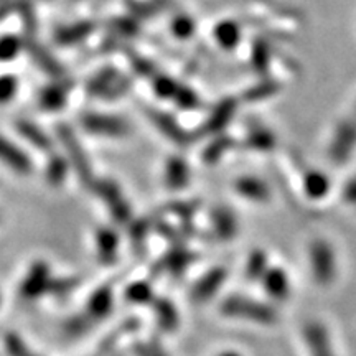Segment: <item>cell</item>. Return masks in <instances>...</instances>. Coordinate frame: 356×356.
<instances>
[{
	"instance_id": "cell-25",
	"label": "cell",
	"mask_w": 356,
	"mask_h": 356,
	"mask_svg": "<svg viewBox=\"0 0 356 356\" xmlns=\"http://www.w3.org/2000/svg\"><path fill=\"white\" fill-rule=\"evenodd\" d=\"M20 38L13 37V35H3L0 37V61H12L22 53Z\"/></svg>"
},
{
	"instance_id": "cell-19",
	"label": "cell",
	"mask_w": 356,
	"mask_h": 356,
	"mask_svg": "<svg viewBox=\"0 0 356 356\" xmlns=\"http://www.w3.org/2000/svg\"><path fill=\"white\" fill-rule=\"evenodd\" d=\"M96 246L101 259L108 262L115 257V252H118L115 249L119 246V239L118 236L114 234V231L101 229L96 236Z\"/></svg>"
},
{
	"instance_id": "cell-18",
	"label": "cell",
	"mask_w": 356,
	"mask_h": 356,
	"mask_svg": "<svg viewBox=\"0 0 356 356\" xmlns=\"http://www.w3.org/2000/svg\"><path fill=\"white\" fill-rule=\"evenodd\" d=\"M251 309V315H254L256 320H261V322H267V320L273 318V314H270V310H267L266 307L262 309V307L256 305V302H249L248 300H243V299H231L226 302L225 305V310L228 312V314H236L239 315L241 312L244 310H249Z\"/></svg>"
},
{
	"instance_id": "cell-24",
	"label": "cell",
	"mask_w": 356,
	"mask_h": 356,
	"mask_svg": "<svg viewBox=\"0 0 356 356\" xmlns=\"http://www.w3.org/2000/svg\"><path fill=\"white\" fill-rule=\"evenodd\" d=\"M111 305H113V297H111L109 289H101L89 300V312L95 317H101V315L108 314Z\"/></svg>"
},
{
	"instance_id": "cell-27",
	"label": "cell",
	"mask_w": 356,
	"mask_h": 356,
	"mask_svg": "<svg viewBox=\"0 0 356 356\" xmlns=\"http://www.w3.org/2000/svg\"><path fill=\"white\" fill-rule=\"evenodd\" d=\"M172 101H175V104L178 106V108H181L185 111L195 109L200 106V96L193 91V89H190L186 86H180V89H178L175 97H173Z\"/></svg>"
},
{
	"instance_id": "cell-34",
	"label": "cell",
	"mask_w": 356,
	"mask_h": 356,
	"mask_svg": "<svg viewBox=\"0 0 356 356\" xmlns=\"http://www.w3.org/2000/svg\"><path fill=\"white\" fill-rule=\"evenodd\" d=\"M222 356H236V355H222Z\"/></svg>"
},
{
	"instance_id": "cell-9",
	"label": "cell",
	"mask_w": 356,
	"mask_h": 356,
	"mask_svg": "<svg viewBox=\"0 0 356 356\" xmlns=\"http://www.w3.org/2000/svg\"><path fill=\"white\" fill-rule=\"evenodd\" d=\"M213 38L221 50L233 51L243 42V26L234 19H222L213 26Z\"/></svg>"
},
{
	"instance_id": "cell-29",
	"label": "cell",
	"mask_w": 356,
	"mask_h": 356,
	"mask_svg": "<svg viewBox=\"0 0 356 356\" xmlns=\"http://www.w3.org/2000/svg\"><path fill=\"white\" fill-rule=\"evenodd\" d=\"M267 284H269V292L274 293V296L280 297L282 293H286L287 289V277L282 270H270L269 274L266 275Z\"/></svg>"
},
{
	"instance_id": "cell-12",
	"label": "cell",
	"mask_w": 356,
	"mask_h": 356,
	"mask_svg": "<svg viewBox=\"0 0 356 356\" xmlns=\"http://www.w3.org/2000/svg\"><path fill=\"white\" fill-rule=\"evenodd\" d=\"M238 108V102L234 99H222L215 104V108L207 118V124H204V131L208 134H221L222 129L229 126V122L233 121V115Z\"/></svg>"
},
{
	"instance_id": "cell-6",
	"label": "cell",
	"mask_w": 356,
	"mask_h": 356,
	"mask_svg": "<svg viewBox=\"0 0 356 356\" xmlns=\"http://www.w3.org/2000/svg\"><path fill=\"white\" fill-rule=\"evenodd\" d=\"M233 190L236 195H239L249 203L264 204L273 200V190H270L269 184L257 175H243L236 178Z\"/></svg>"
},
{
	"instance_id": "cell-30",
	"label": "cell",
	"mask_w": 356,
	"mask_h": 356,
	"mask_svg": "<svg viewBox=\"0 0 356 356\" xmlns=\"http://www.w3.org/2000/svg\"><path fill=\"white\" fill-rule=\"evenodd\" d=\"M275 84L270 83V81H262L257 84V86L252 89V91H256V95L251 96V99L254 101H261V99H267V97H270L273 95H275Z\"/></svg>"
},
{
	"instance_id": "cell-21",
	"label": "cell",
	"mask_w": 356,
	"mask_h": 356,
	"mask_svg": "<svg viewBox=\"0 0 356 356\" xmlns=\"http://www.w3.org/2000/svg\"><path fill=\"white\" fill-rule=\"evenodd\" d=\"M222 279H225L222 270H213V273L207 274L203 277L202 282L197 284V287H195V297L200 300L208 299V297L213 296V293L216 292V289L220 287Z\"/></svg>"
},
{
	"instance_id": "cell-3",
	"label": "cell",
	"mask_w": 356,
	"mask_h": 356,
	"mask_svg": "<svg viewBox=\"0 0 356 356\" xmlns=\"http://www.w3.org/2000/svg\"><path fill=\"white\" fill-rule=\"evenodd\" d=\"M0 165L17 177H30L35 170L32 155L20 142L0 132Z\"/></svg>"
},
{
	"instance_id": "cell-4",
	"label": "cell",
	"mask_w": 356,
	"mask_h": 356,
	"mask_svg": "<svg viewBox=\"0 0 356 356\" xmlns=\"http://www.w3.org/2000/svg\"><path fill=\"white\" fill-rule=\"evenodd\" d=\"M58 139L63 144V155L68 160L71 170L76 173L78 177H81L84 181H91V167H89L88 155L83 150L81 144L78 145V139L74 136V132L71 129L63 127L58 132Z\"/></svg>"
},
{
	"instance_id": "cell-17",
	"label": "cell",
	"mask_w": 356,
	"mask_h": 356,
	"mask_svg": "<svg viewBox=\"0 0 356 356\" xmlns=\"http://www.w3.org/2000/svg\"><path fill=\"white\" fill-rule=\"evenodd\" d=\"M246 144L249 149L256 150V152H269L275 147V136L269 129L256 127L249 131Z\"/></svg>"
},
{
	"instance_id": "cell-14",
	"label": "cell",
	"mask_w": 356,
	"mask_h": 356,
	"mask_svg": "<svg viewBox=\"0 0 356 356\" xmlns=\"http://www.w3.org/2000/svg\"><path fill=\"white\" fill-rule=\"evenodd\" d=\"M68 95L70 89L66 88V84L50 83L40 91L38 106L48 113H56L68 104Z\"/></svg>"
},
{
	"instance_id": "cell-1",
	"label": "cell",
	"mask_w": 356,
	"mask_h": 356,
	"mask_svg": "<svg viewBox=\"0 0 356 356\" xmlns=\"http://www.w3.org/2000/svg\"><path fill=\"white\" fill-rule=\"evenodd\" d=\"M79 127L88 136L97 139L119 140L132 134V126L121 114L104 113V111H88L79 118Z\"/></svg>"
},
{
	"instance_id": "cell-7",
	"label": "cell",
	"mask_w": 356,
	"mask_h": 356,
	"mask_svg": "<svg viewBox=\"0 0 356 356\" xmlns=\"http://www.w3.org/2000/svg\"><path fill=\"white\" fill-rule=\"evenodd\" d=\"M310 264L315 279L320 282H328L335 274V254L330 244L323 239H317L310 246Z\"/></svg>"
},
{
	"instance_id": "cell-13",
	"label": "cell",
	"mask_w": 356,
	"mask_h": 356,
	"mask_svg": "<svg viewBox=\"0 0 356 356\" xmlns=\"http://www.w3.org/2000/svg\"><path fill=\"white\" fill-rule=\"evenodd\" d=\"M48 286H50V269L44 262H37L22 284V296L26 299H35L47 291Z\"/></svg>"
},
{
	"instance_id": "cell-26",
	"label": "cell",
	"mask_w": 356,
	"mask_h": 356,
	"mask_svg": "<svg viewBox=\"0 0 356 356\" xmlns=\"http://www.w3.org/2000/svg\"><path fill=\"white\" fill-rule=\"evenodd\" d=\"M270 56H273V50L269 48V44L266 42H257L252 48V55H251V63L257 71L264 73V71L269 68V61Z\"/></svg>"
},
{
	"instance_id": "cell-8",
	"label": "cell",
	"mask_w": 356,
	"mask_h": 356,
	"mask_svg": "<svg viewBox=\"0 0 356 356\" xmlns=\"http://www.w3.org/2000/svg\"><path fill=\"white\" fill-rule=\"evenodd\" d=\"M300 186L305 198L312 202H320L332 191V178L320 168H307L302 173Z\"/></svg>"
},
{
	"instance_id": "cell-22",
	"label": "cell",
	"mask_w": 356,
	"mask_h": 356,
	"mask_svg": "<svg viewBox=\"0 0 356 356\" xmlns=\"http://www.w3.org/2000/svg\"><path fill=\"white\" fill-rule=\"evenodd\" d=\"M20 81L15 74H0V106H7L19 95Z\"/></svg>"
},
{
	"instance_id": "cell-16",
	"label": "cell",
	"mask_w": 356,
	"mask_h": 356,
	"mask_svg": "<svg viewBox=\"0 0 356 356\" xmlns=\"http://www.w3.org/2000/svg\"><path fill=\"white\" fill-rule=\"evenodd\" d=\"M71 170L68 160L65 155H51L48 157L47 165H44V178L51 186H61L68 178Z\"/></svg>"
},
{
	"instance_id": "cell-23",
	"label": "cell",
	"mask_w": 356,
	"mask_h": 356,
	"mask_svg": "<svg viewBox=\"0 0 356 356\" xmlns=\"http://www.w3.org/2000/svg\"><path fill=\"white\" fill-rule=\"evenodd\" d=\"M152 89L154 95L159 97V99L168 101L173 99L177 95V91L180 89V84H178L175 79L170 76H165V74H160L152 81Z\"/></svg>"
},
{
	"instance_id": "cell-20",
	"label": "cell",
	"mask_w": 356,
	"mask_h": 356,
	"mask_svg": "<svg viewBox=\"0 0 356 356\" xmlns=\"http://www.w3.org/2000/svg\"><path fill=\"white\" fill-rule=\"evenodd\" d=\"M213 226H215L218 234L225 236L222 239H228L236 231L234 215L228 210V208H218V210L213 213Z\"/></svg>"
},
{
	"instance_id": "cell-28",
	"label": "cell",
	"mask_w": 356,
	"mask_h": 356,
	"mask_svg": "<svg viewBox=\"0 0 356 356\" xmlns=\"http://www.w3.org/2000/svg\"><path fill=\"white\" fill-rule=\"evenodd\" d=\"M170 32L180 40L190 38L195 32V22L191 20L188 15L177 17V19H173L170 24Z\"/></svg>"
},
{
	"instance_id": "cell-5",
	"label": "cell",
	"mask_w": 356,
	"mask_h": 356,
	"mask_svg": "<svg viewBox=\"0 0 356 356\" xmlns=\"http://www.w3.org/2000/svg\"><path fill=\"white\" fill-rule=\"evenodd\" d=\"M127 89V79L119 71L113 68L102 70L89 83V95L101 99H114L121 97Z\"/></svg>"
},
{
	"instance_id": "cell-10",
	"label": "cell",
	"mask_w": 356,
	"mask_h": 356,
	"mask_svg": "<svg viewBox=\"0 0 356 356\" xmlns=\"http://www.w3.org/2000/svg\"><path fill=\"white\" fill-rule=\"evenodd\" d=\"M191 168L184 157H168L163 165V184L168 190H184L188 186Z\"/></svg>"
},
{
	"instance_id": "cell-32",
	"label": "cell",
	"mask_w": 356,
	"mask_h": 356,
	"mask_svg": "<svg viewBox=\"0 0 356 356\" xmlns=\"http://www.w3.org/2000/svg\"><path fill=\"white\" fill-rule=\"evenodd\" d=\"M149 296H150V289H149V286H145V284H137V286L131 287V291H129V297H131L132 300L142 302Z\"/></svg>"
},
{
	"instance_id": "cell-15",
	"label": "cell",
	"mask_w": 356,
	"mask_h": 356,
	"mask_svg": "<svg viewBox=\"0 0 356 356\" xmlns=\"http://www.w3.org/2000/svg\"><path fill=\"white\" fill-rule=\"evenodd\" d=\"M149 118L154 127L162 132L168 140L177 142V144H184V142L188 140L186 139V131H184L180 124L163 111H150Z\"/></svg>"
},
{
	"instance_id": "cell-11",
	"label": "cell",
	"mask_w": 356,
	"mask_h": 356,
	"mask_svg": "<svg viewBox=\"0 0 356 356\" xmlns=\"http://www.w3.org/2000/svg\"><path fill=\"white\" fill-rule=\"evenodd\" d=\"M17 127V132H19L20 139L26 142V144H30V147H33V149L40 150V152H44V154H50L53 150V137L48 136L47 132L43 131L42 127L38 126V124H35L32 121H19L15 124Z\"/></svg>"
},
{
	"instance_id": "cell-2",
	"label": "cell",
	"mask_w": 356,
	"mask_h": 356,
	"mask_svg": "<svg viewBox=\"0 0 356 356\" xmlns=\"http://www.w3.org/2000/svg\"><path fill=\"white\" fill-rule=\"evenodd\" d=\"M328 162L335 167H343L350 163L356 154V119L346 115L333 126L327 147H325Z\"/></svg>"
},
{
	"instance_id": "cell-33",
	"label": "cell",
	"mask_w": 356,
	"mask_h": 356,
	"mask_svg": "<svg viewBox=\"0 0 356 356\" xmlns=\"http://www.w3.org/2000/svg\"><path fill=\"white\" fill-rule=\"evenodd\" d=\"M351 115L356 119V101H355V106H353V111H351Z\"/></svg>"
},
{
	"instance_id": "cell-31",
	"label": "cell",
	"mask_w": 356,
	"mask_h": 356,
	"mask_svg": "<svg viewBox=\"0 0 356 356\" xmlns=\"http://www.w3.org/2000/svg\"><path fill=\"white\" fill-rule=\"evenodd\" d=\"M341 197H343V202L350 207H356V177L350 178L346 181L343 190H341Z\"/></svg>"
}]
</instances>
